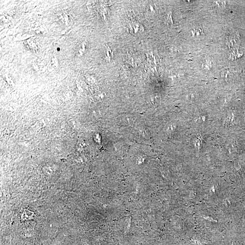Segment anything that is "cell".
I'll return each instance as SVG.
<instances>
[{
  "mask_svg": "<svg viewBox=\"0 0 245 245\" xmlns=\"http://www.w3.org/2000/svg\"><path fill=\"white\" fill-rule=\"evenodd\" d=\"M226 42L230 50L231 56L233 58H239L243 55V54L239 51L241 39L238 32L235 30H232L229 32L226 37Z\"/></svg>",
  "mask_w": 245,
  "mask_h": 245,
  "instance_id": "6da1fadb",
  "label": "cell"
}]
</instances>
